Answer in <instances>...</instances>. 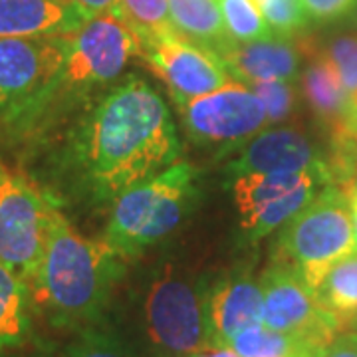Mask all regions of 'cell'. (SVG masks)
Segmentation results:
<instances>
[{
    "mask_svg": "<svg viewBox=\"0 0 357 357\" xmlns=\"http://www.w3.org/2000/svg\"><path fill=\"white\" fill-rule=\"evenodd\" d=\"M351 197L357 199V178H356V183H354V189H351Z\"/></svg>",
    "mask_w": 357,
    "mask_h": 357,
    "instance_id": "cell-34",
    "label": "cell"
},
{
    "mask_svg": "<svg viewBox=\"0 0 357 357\" xmlns=\"http://www.w3.org/2000/svg\"><path fill=\"white\" fill-rule=\"evenodd\" d=\"M222 22L234 42H252L272 34L255 0H217Z\"/></svg>",
    "mask_w": 357,
    "mask_h": 357,
    "instance_id": "cell-23",
    "label": "cell"
},
{
    "mask_svg": "<svg viewBox=\"0 0 357 357\" xmlns=\"http://www.w3.org/2000/svg\"><path fill=\"white\" fill-rule=\"evenodd\" d=\"M183 126L199 143H241L268 126L262 100L244 84L177 102Z\"/></svg>",
    "mask_w": 357,
    "mask_h": 357,
    "instance_id": "cell-12",
    "label": "cell"
},
{
    "mask_svg": "<svg viewBox=\"0 0 357 357\" xmlns=\"http://www.w3.org/2000/svg\"><path fill=\"white\" fill-rule=\"evenodd\" d=\"M328 58L332 60L345 91L357 96V36H340L328 46Z\"/></svg>",
    "mask_w": 357,
    "mask_h": 357,
    "instance_id": "cell-27",
    "label": "cell"
},
{
    "mask_svg": "<svg viewBox=\"0 0 357 357\" xmlns=\"http://www.w3.org/2000/svg\"><path fill=\"white\" fill-rule=\"evenodd\" d=\"M213 345H230L244 330L262 324V282L248 274H232L206 294Z\"/></svg>",
    "mask_w": 357,
    "mask_h": 357,
    "instance_id": "cell-15",
    "label": "cell"
},
{
    "mask_svg": "<svg viewBox=\"0 0 357 357\" xmlns=\"http://www.w3.org/2000/svg\"><path fill=\"white\" fill-rule=\"evenodd\" d=\"M171 22L178 34L218 52L230 42L217 0H169Z\"/></svg>",
    "mask_w": 357,
    "mask_h": 357,
    "instance_id": "cell-19",
    "label": "cell"
},
{
    "mask_svg": "<svg viewBox=\"0 0 357 357\" xmlns=\"http://www.w3.org/2000/svg\"><path fill=\"white\" fill-rule=\"evenodd\" d=\"M181 153L177 128L161 96L129 76L112 89L82 131L79 159L93 191L115 199L173 165Z\"/></svg>",
    "mask_w": 357,
    "mask_h": 357,
    "instance_id": "cell-1",
    "label": "cell"
},
{
    "mask_svg": "<svg viewBox=\"0 0 357 357\" xmlns=\"http://www.w3.org/2000/svg\"><path fill=\"white\" fill-rule=\"evenodd\" d=\"M250 88L264 103L266 109L268 126H278L284 119H288L296 105V91L292 82H256L250 84Z\"/></svg>",
    "mask_w": 357,
    "mask_h": 357,
    "instance_id": "cell-25",
    "label": "cell"
},
{
    "mask_svg": "<svg viewBox=\"0 0 357 357\" xmlns=\"http://www.w3.org/2000/svg\"><path fill=\"white\" fill-rule=\"evenodd\" d=\"M328 165L318 147L296 129H268L248 141L236 161L229 165L232 175L248 173H294Z\"/></svg>",
    "mask_w": 357,
    "mask_h": 357,
    "instance_id": "cell-14",
    "label": "cell"
},
{
    "mask_svg": "<svg viewBox=\"0 0 357 357\" xmlns=\"http://www.w3.org/2000/svg\"><path fill=\"white\" fill-rule=\"evenodd\" d=\"M333 185L330 165L294 173H248L232 181L234 206L250 243L288 225L318 197L319 189Z\"/></svg>",
    "mask_w": 357,
    "mask_h": 357,
    "instance_id": "cell-6",
    "label": "cell"
},
{
    "mask_svg": "<svg viewBox=\"0 0 357 357\" xmlns=\"http://www.w3.org/2000/svg\"><path fill=\"white\" fill-rule=\"evenodd\" d=\"M72 34L0 38V119L24 114L60 86Z\"/></svg>",
    "mask_w": 357,
    "mask_h": 357,
    "instance_id": "cell-8",
    "label": "cell"
},
{
    "mask_svg": "<svg viewBox=\"0 0 357 357\" xmlns=\"http://www.w3.org/2000/svg\"><path fill=\"white\" fill-rule=\"evenodd\" d=\"M79 8V13L84 14V18H96L102 14H119V2L121 0H74Z\"/></svg>",
    "mask_w": 357,
    "mask_h": 357,
    "instance_id": "cell-30",
    "label": "cell"
},
{
    "mask_svg": "<svg viewBox=\"0 0 357 357\" xmlns=\"http://www.w3.org/2000/svg\"><path fill=\"white\" fill-rule=\"evenodd\" d=\"M272 34L296 36L307 24L302 0H255Z\"/></svg>",
    "mask_w": 357,
    "mask_h": 357,
    "instance_id": "cell-24",
    "label": "cell"
},
{
    "mask_svg": "<svg viewBox=\"0 0 357 357\" xmlns=\"http://www.w3.org/2000/svg\"><path fill=\"white\" fill-rule=\"evenodd\" d=\"M314 294L319 304L337 318L342 328H357V252L335 262Z\"/></svg>",
    "mask_w": 357,
    "mask_h": 357,
    "instance_id": "cell-20",
    "label": "cell"
},
{
    "mask_svg": "<svg viewBox=\"0 0 357 357\" xmlns=\"http://www.w3.org/2000/svg\"><path fill=\"white\" fill-rule=\"evenodd\" d=\"M351 199V215H354V225H356V238H357V199L349 197Z\"/></svg>",
    "mask_w": 357,
    "mask_h": 357,
    "instance_id": "cell-33",
    "label": "cell"
},
{
    "mask_svg": "<svg viewBox=\"0 0 357 357\" xmlns=\"http://www.w3.org/2000/svg\"><path fill=\"white\" fill-rule=\"evenodd\" d=\"M262 324L276 332L304 337L328 347L342 332V324L319 304L314 290L292 266L276 262L262 276Z\"/></svg>",
    "mask_w": 357,
    "mask_h": 357,
    "instance_id": "cell-9",
    "label": "cell"
},
{
    "mask_svg": "<svg viewBox=\"0 0 357 357\" xmlns=\"http://www.w3.org/2000/svg\"><path fill=\"white\" fill-rule=\"evenodd\" d=\"M64 357H135V354L112 333L84 330L68 345Z\"/></svg>",
    "mask_w": 357,
    "mask_h": 357,
    "instance_id": "cell-26",
    "label": "cell"
},
{
    "mask_svg": "<svg viewBox=\"0 0 357 357\" xmlns=\"http://www.w3.org/2000/svg\"><path fill=\"white\" fill-rule=\"evenodd\" d=\"M141 58L165 84L175 103L201 98L230 84L217 52L195 44L177 30L139 40Z\"/></svg>",
    "mask_w": 357,
    "mask_h": 357,
    "instance_id": "cell-11",
    "label": "cell"
},
{
    "mask_svg": "<svg viewBox=\"0 0 357 357\" xmlns=\"http://www.w3.org/2000/svg\"><path fill=\"white\" fill-rule=\"evenodd\" d=\"M30 302L28 286L0 262V354L30 342Z\"/></svg>",
    "mask_w": 357,
    "mask_h": 357,
    "instance_id": "cell-18",
    "label": "cell"
},
{
    "mask_svg": "<svg viewBox=\"0 0 357 357\" xmlns=\"http://www.w3.org/2000/svg\"><path fill=\"white\" fill-rule=\"evenodd\" d=\"M185 357H241L232 347L229 345H211V347H204L199 349L195 354H189Z\"/></svg>",
    "mask_w": 357,
    "mask_h": 357,
    "instance_id": "cell-32",
    "label": "cell"
},
{
    "mask_svg": "<svg viewBox=\"0 0 357 357\" xmlns=\"http://www.w3.org/2000/svg\"><path fill=\"white\" fill-rule=\"evenodd\" d=\"M302 4H304L307 18L324 22V20H333L349 13L356 0H302Z\"/></svg>",
    "mask_w": 357,
    "mask_h": 357,
    "instance_id": "cell-28",
    "label": "cell"
},
{
    "mask_svg": "<svg viewBox=\"0 0 357 357\" xmlns=\"http://www.w3.org/2000/svg\"><path fill=\"white\" fill-rule=\"evenodd\" d=\"M54 204L22 175L0 163V262L30 286L44 256Z\"/></svg>",
    "mask_w": 357,
    "mask_h": 357,
    "instance_id": "cell-7",
    "label": "cell"
},
{
    "mask_svg": "<svg viewBox=\"0 0 357 357\" xmlns=\"http://www.w3.org/2000/svg\"><path fill=\"white\" fill-rule=\"evenodd\" d=\"M26 345L10 349V351H4V354H0V357H56V351L52 349L50 345L34 344L30 347H26Z\"/></svg>",
    "mask_w": 357,
    "mask_h": 357,
    "instance_id": "cell-31",
    "label": "cell"
},
{
    "mask_svg": "<svg viewBox=\"0 0 357 357\" xmlns=\"http://www.w3.org/2000/svg\"><path fill=\"white\" fill-rule=\"evenodd\" d=\"M318 357H357V333H342Z\"/></svg>",
    "mask_w": 357,
    "mask_h": 357,
    "instance_id": "cell-29",
    "label": "cell"
},
{
    "mask_svg": "<svg viewBox=\"0 0 357 357\" xmlns=\"http://www.w3.org/2000/svg\"><path fill=\"white\" fill-rule=\"evenodd\" d=\"M143 312L147 335L165 357H185L213 345L204 288L173 266L149 286Z\"/></svg>",
    "mask_w": 357,
    "mask_h": 357,
    "instance_id": "cell-5",
    "label": "cell"
},
{
    "mask_svg": "<svg viewBox=\"0 0 357 357\" xmlns=\"http://www.w3.org/2000/svg\"><path fill=\"white\" fill-rule=\"evenodd\" d=\"M84 22L74 0H0V38L72 34Z\"/></svg>",
    "mask_w": 357,
    "mask_h": 357,
    "instance_id": "cell-16",
    "label": "cell"
},
{
    "mask_svg": "<svg viewBox=\"0 0 357 357\" xmlns=\"http://www.w3.org/2000/svg\"><path fill=\"white\" fill-rule=\"evenodd\" d=\"M197 177L199 173L191 163L177 159L161 173L115 197L103 241L126 258L163 241L197 201Z\"/></svg>",
    "mask_w": 357,
    "mask_h": 357,
    "instance_id": "cell-3",
    "label": "cell"
},
{
    "mask_svg": "<svg viewBox=\"0 0 357 357\" xmlns=\"http://www.w3.org/2000/svg\"><path fill=\"white\" fill-rule=\"evenodd\" d=\"M302 42L294 36L270 34L252 42H227L217 56L222 60L227 72L244 86L256 82H296L300 70Z\"/></svg>",
    "mask_w": 357,
    "mask_h": 357,
    "instance_id": "cell-13",
    "label": "cell"
},
{
    "mask_svg": "<svg viewBox=\"0 0 357 357\" xmlns=\"http://www.w3.org/2000/svg\"><path fill=\"white\" fill-rule=\"evenodd\" d=\"M126 256L107 241L77 234L54 206L48 241L30 296L56 326L76 328L100 318Z\"/></svg>",
    "mask_w": 357,
    "mask_h": 357,
    "instance_id": "cell-2",
    "label": "cell"
},
{
    "mask_svg": "<svg viewBox=\"0 0 357 357\" xmlns=\"http://www.w3.org/2000/svg\"><path fill=\"white\" fill-rule=\"evenodd\" d=\"M304 54L310 56V64L302 74V93L312 112L332 135L357 126V114L351 96L342 86L332 60L326 52H316L312 46L302 44Z\"/></svg>",
    "mask_w": 357,
    "mask_h": 357,
    "instance_id": "cell-17",
    "label": "cell"
},
{
    "mask_svg": "<svg viewBox=\"0 0 357 357\" xmlns=\"http://www.w3.org/2000/svg\"><path fill=\"white\" fill-rule=\"evenodd\" d=\"M357 252L349 192L330 185L286 225L278 241V262L292 266L316 290L326 272Z\"/></svg>",
    "mask_w": 357,
    "mask_h": 357,
    "instance_id": "cell-4",
    "label": "cell"
},
{
    "mask_svg": "<svg viewBox=\"0 0 357 357\" xmlns=\"http://www.w3.org/2000/svg\"><path fill=\"white\" fill-rule=\"evenodd\" d=\"M139 40L119 14L89 18L70 38L60 84H105L139 56Z\"/></svg>",
    "mask_w": 357,
    "mask_h": 357,
    "instance_id": "cell-10",
    "label": "cell"
},
{
    "mask_svg": "<svg viewBox=\"0 0 357 357\" xmlns=\"http://www.w3.org/2000/svg\"><path fill=\"white\" fill-rule=\"evenodd\" d=\"M119 16L133 30L137 40L173 32L169 0H121Z\"/></svg>",
    "mask_w": 357,
    "mask_h": 357,
    "instance_id": "cell-22",
    "label": "cell"
},
{
    "mask_svg": "<svg viewBox=\"0 0 357 357\" xmlns=\"http://www.w3.org/2000/svg\"><path fill=\"white\" fill-rule=\"evenodd\" d=\"M229 347L241 357H318L321 347L292 333L270 330L264 324L241 332Z\"/></svg>",
    "mask_w": 357,
    "mask_h": 357,
    "instance_id": "cell-21",
    "label": "cell"
}]
</instances>
